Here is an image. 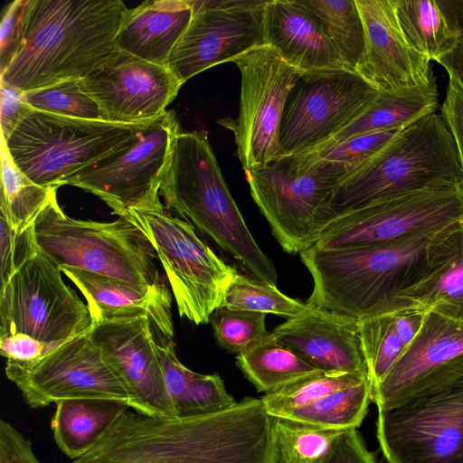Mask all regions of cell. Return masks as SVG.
I'll return each mask as SVG.
<instances>
[{"instance_id":"cell-1","label":"cell","mask_w":463,"mask_h":463,"mask_svg":"<svg viewBox=\"0 0 463 463\" xmlns=\"http://www.w3.org/2000/svg\"><path fill=\"white\" fill-rule=\"evenodd\" d=\"M71 463H279L275 418L252 397L187 418L152 417L127 407Z\"/></svg>"},{"instance_id":"cell-2","label":"cell","mask_w":463,"mask_h":463,"mask_svg":"<svg viewBox=\"0 0 463 463\" xmlns=\"http://www.w3.org/2000/svg\"><path fill=\"white\" fill-rule=\"evenodd\" d=\"M129 10L121 0H33L24 45L1 84L24 92L81 80L116 49Z\"/></svg>"},{"instance_id":"cell-3","label":"cell","mask_w":463,"mask_h":463,"mask_svg":"<svg viewBox=\"0 0 463 463\" xmlns=\"http://www.w3.org/2000/svg\"><path fill=\"white\" fill-rule=\"evenodd\" d=\"M160 194L167 209L209 236L256 279L276 285V268L250 232L204 133L180 131L175 137Z\"/></svg>"},{"instance_id":"cell-4","label":"cell","mask_w":463,"mask_h":463,"mask_svg":"<svg viewBox=\"0 0 463 463\" xmlns=\"http://www.w3.org/2000/svg\"><path fill=\"white\" fill-rule=\"evenodd\" d=\"M459 184L462 172L456 142L442 116L435 112L405 127L339 181L326 206L328 225L375 202Z\"/></svg>"},{"instance_id":"cell-5","label":"cell","mask_w":463,"mask_h":463,"mask_svg":"<svg viewBox=\"0 0 463 463\" xmlns=\"http://www.w3.org/2000/svg\"><path fill=\"white\" fill-rule=\"evenodd\" d=\"M439 232L354 249L313 245L300 253L313 280L307 303L355 320L384 314Z\"/></svg>"},{"instance_id":"cell-6","label":"cell","mask_w":463,"mask_h":463,"mask_svg":"<svg viewBox=\"0 0 463 463\" xmlns=\"http://www.w3.org/2000/svg\"><path fill=\"white\" fill-rule=\"evenodd\" d=\"M33 230L39 250L60 269H76L136 285L165 284L150 241L123 217L113 222L74 219L61 210L54 196Z\"/></svg>"},{"instance_id":"cell-7","label":"cell","mask_w":463,"mask_h":463,"mask_svg":"<svg viewBox=\"0 0 463 463\" xmlns=\"http://www.w3.org/2000/svg\"><path fill=\"white\" fill-rule=\"evenodd\" d=\"M352 169L317 152L283 156L246 170L255 203L282 249L300 254L317 243L328 226L326 206L339 181Z\"/></svg>"},{"instance_id":"cell-8","label":"cell","mask_w":463,"mask_h":463,"mask_svg":"<svg viewBox=\"0 0 463 463\" xmlns=\"http://www.w3.org/2000/svg\"><path fill=\"white\" fill-rule=\"evenodd\" d=\"M142 123L87 120L31 108L5 140L18 169L35 184L58 189L128 146Z\"/></svg>"},{"instance_id":"cell-9","label":"cell","mask_w":463,"mask_h":463,"mask_svg":"<svg viewBox=\"0 0 463 463\" xmlns=\"http://www.w3.org/2000/svg\"><path fill=\"white\" fill-rule=\"evenodd\" d=\"M139 227L165 270L181 317L207 324L239 273L196 233L194 225L165 206L131 210L122 216Z\"/></svg>"},{"instance_id":"cell-10","label":"cell","mask_w":463,"mask_h":463,"mask_svg":"<svg viewBox=\"0 0 463 463\" xmlns=\"http://www.w3.org/2000/svg\"><path fill=\"white\" fill-rule=\"evenodd\" d=\"M89 306L40 250L0 288V336L17 333L61 344L89 332Z\"/></svg>"},{"instance_id":"cell-11","label":"cell","mask_w":463,"mask_h":463,"mask_svg":"<svg viewBox=\"0 0 463 463\" xmlns=\"http://www.w3.org/2000/svg\"><path fill=\"white\" fill-rule=\"evenodd\" d=\"M180 132L175 113L166 110L143 122L130 144L68 179L99 197L118 217L131 210L164 206L160 187L172 142Z\"/></svg>"},{"instance_id":"cell-12","label":"cell","mask_w":463,"mask_h":463,"mask_svg":"<svg viewBox=\"0 0 463 463\" xmlns=\"http://www.w3.org/2000/svg\"><path fill=\"white\" fill-rule=\"evenodd\" d=\"M378 92L348 69L304 72L286 101L279 156L318 151L355 120Z\"/></svg>"},{"instance_id":"cell-13","label":"cell","mask_w":463,"mask_h":463,"mask_svg":"<svg viewBox=\"0 0 463 463\" xmlns=\"http://www.w3.org/2000/svg\"><path fill=\"white\" fill-rule=\"evenodd\" d=\"M463 220V184L426 189L365 205L333 220L315 244L343 250L439 232Z\"/></svg>"},{"instance_id":"cell-14","label":"cell","mask_w":463,"mask_h":463,"mask_svg":"<svg viewBox=\"0 0 463 463\" xmlns=\"http://www.w3.org/2000/svg\"><path fill=\"white\" fill-rule=\"evenodd\" d=\"M233 62L241 73L239 115L221 124L233 133L237 156L246 171L279 157V135L286 101L305 71L269 45L257 47Z\"/></svg>"},{"instance_id":"cell-15","label":"cell","mask_w":463,"mask_h":463,"mask_svg":"<svg viewBox=\"0 0 463 463\" xmlns=\"http://www.w3.org/2000/svg\"><path fill=\"white\" fill-rule=\"evenodd\" d=\"M376 437L388 463H463V377L378 410Z\"/></svg>"},{"instance_id":"cell-16","label":"cell","mask_w":463,"mask_h":463,"mask_svg":"<svg viewBox=\"0 0 463 463\" xmlns=\"http://www.w3.org/2000/svg\"><path fill=\"white\" fill-rule=\"evenodd\" d=\"M90 331L61 343L37 361L6 360V376L30 407L70 399L113 401L130 407L132 397L126 384Z\"/></svg>"},{"instance_id":"cell-17","label":"cell","mask_w":463,"mask_h":463,"mask_svg":"<svg viewBox=\"0 0 463 463\" xmlns=\"http://www.w3.org/2000/svg\"><path fill=\"white\" fill-rule=\"evenodd\" d=\"M188 2L193 17L167 64L183 84L211 67L265 45V0Z\"/></svg>"},{"instance_id":"cell-18","label":"cell","mask_w":463,"mask_h":463,"mask_svg":"<svg viewBox=\"0 0 463 463\" xmlns=\"http://www.w3.org/2000/svg\"><path fill=\"white\" fill-rule=\"evenodd\" d=\"M463 377V323L426 312L397 362L372 390L378 410H388L442 389Z\"/></svg>"},{"instance_id":"cell-19","label":"cell","mask_w":463,"mask_h":463,"mask_svg":"<svg viewBox=\"0 0 463 463\" xmlns=\"http://www.w3.org/2000/svg\"><path fill=\"white\" fill-rule=\"evenodd\" d=\"M83 90L99 105L104 121L136 124L166 111L183 83L168 67L115 49L80 80Z\"/></svg>"},{"instance_id":"cell-20","label":"cell","mask_w":463,"mask_h":463,"mask_svg":"<svg viewBox=\"0 0 463 463\" xmlns=\"http://www.w3.org/2000/svg\"><path fill=\"white\" fill-rule=\"evenodd\" d=\"M155 328L146 316L93 323L91 339L117 371L131 397V409L175 418L167 394Z\"/></svg>"},{"instance_id":"cell-21","label":"cell","mask_w":463,"mask_h":463,"mask_svg":"<svg viewBox=\"0 0 463 463\" xmlns=\"http://www.w3.org/2000/svg\"><path fill=\"white\" fill-rule=\"evenodd\" d=\"M364 30L365 52L355 72L379 91L428 84L430 61L407 42L395 0H355Z\"/></svg>"},{"instance_id":"cell-22","label":"cell","mask_w":463,"mask_h":463,"mask_svg":"<svg viewBox=\"0 0 463 463\" xmlns=\"http://www.w3.org/2000/svg\"><path fill=\"white\" fill-rule=\"evenodd\" d=\"M406 309L463 323V220L437 233L384 314Z\"/></svg>"},{"instance_id":"cell-23","label":"cell","mask_w":463,"mask_h":463,"mask_svg":"<svg viewBox=\"0 0 463 463\" xmlns=\"http://www.w3.org/2000/svg\"><path fill=\"white\" fill-rule=\"evenodd\" d=\"M272 333L320 371L368 374L358 320L309 305L305 313L287 319Z\"/></svg>"},{"instance_id":"cell-24","label":"cell","mask_w":463,"mask_h":463,"mask_svg":"<svg viewBox=\"0 0 463 463\" xmlns=\"http://www.w3.org/2000/svg\"><path fill=\"white\" fill-rule=\"evenodd\" d=\"M79 288L93 323L147 317L160 335L172 338V295L165 284L136 285L76 269H61Z\"/></svg>"},{"instance_id":"cell-25","label":"cell","mask_w":463,"mask_h":463,"mask_svg":"<svg viewBox=\"0 0 463 463\" xmlns=\"http://www.w3.org/2000/svg\"><path fill=\"white\" fill-rule=\"evenodd\" d=\"M264 43L305 72L347 69L317 18L302 1H266Z\"/></svg>"},{"instance_id":"cell-26","label":"cell","mask_w":463,"mask_h":463,"mask_svg":"<svg viewBox=\"0 0 463 463\" xmlns=\"http://www.w3.org/2000/svg\"><path fill=\"white\" fill-rule=\"evenodd\" d=\"M193 17L188 0H153L130 9L115 39L116 49L167 67L171 52Z\"/></svg>"},{"instance_id":"cell-27","label":"cell","mask_w":463,"mask_h":463,"mask_svg":"<svg viewBox=\"0 0 463 463\" xmlns=\"http://www.w3.org/2000/svg\"><path fill=\"white\" fill-rule=\"evenodd\" d=\"M158 335L157 348L175 418L212 414L237 403L218 374L190 370L177 358L172 338Z\"/></svg>"},{"instance_id":"cell-28","label":"cell","mask_w":463,"mask_h":463,"mask_svg":"<svg viewBox=\"0 0 463 463\" xmlns=\"http://www.w3.org/2000/svg\"><path fill=\"white\" fill-rule=\"evenodd\" d=\"M439 93L435 77L425 85L394 91H379L368 108L318 151L367 132L404 128L435 113ZM316 151V152H318Z\"/></svg>"},{"instance_id":"cell-29","label":"cell","mask_w":463,"mask_h":463,"mask_svg":"<svg viewBox=\"0 0 463 463\" xmlns=\"http://www.w3.org/2000/svg\"><path fill=\"white\" fill-rule=\"evenodd\" d=\"M127 407L118 402L98 399L60 401L51 423L53 439L68 458L76 459L97 443Z\"/></svg>"},{"instance_id":"cell-30","label":"cell","mask_w":463,"mask_h":463,"mask_svg":"<svg viewBox=\"0 0 463 463\" xmlns=\"http://www.w3.org/2000/svg\"><path fill=\"white\" fill-rule=\"evenodd\" d=\"M236 364L256 389L265 394L323 372L281 343L272 332L238 354Z\"/></svg>"},{"instance_id":"cell-31","label":"cell","mask_w":463,"mask_h":463,"mask_svg":"<svg viewBox=\"0 0 463 463\" xmlns=\"http://www.w3.org/2000/svg\"><path fill=\"white\" fill-rule=\"evenodd\" d=\"M396 14L409 44L430 61L439 62L459 46L435 0H395Z\"/></svg>"},{"instance_id":"cell-32","label":"cell","mask_w":463,"mask_h":463,"mask_svg":"<svg viewBox=\"0 0 463 463\" xmlns=\"http://www.w3.org/2000/svg\"><path fill=\"white\" fill-rule=\"evenodd\" d=\"M0 216L16 231L31 228L40 213L56 196L57 188L33 182L14 163L1 137Z\"/></svg>"},{"instance_id":"cell-33","label":"cell","mask_w":463,"mask_h":463,"mask_svg":"<svg viewBox=\"0 0 463 463\" xmlns=\"http://www.w3.org/2000/svg\"><path fill=\"white\" fill-rule=\"evenodd\" d=\"M370 379L329 393L311 404L290 413L286 419L299 423L346 430L357 429L372 402Z\"/></svg>"},{"instance_id":"cell-34","label":"cell","mask_w":463,"mask_h":463,"mask_svg":"<svg viewBox=\"0 0 463 463\" xmlns=\"http://www.w3.org/2000/svg\"><path fill=\"white\" fill-rule=\"evenodd\" d=\"M347 69L355 71L365 52L364 30L355 0H305Z\"/></svg>"},{"instance_id":"cell-35","label":"cell","mask_w":463,"mask_h":463,"mask_svg":"<svg viewBox=\"0 0 463 463\" xmlns=\"http://www.w3.org/2000/svg\"><path fill=\"white\" fill-rule=\"evenodd\" d=\"M366 379L367 373L321 372L292 383L262 398L269 415L286 419L293 411L311 404L335 391L356 385Z\"/></svg>"},{"instance_id":"cell-36","label":"cell","mask_w":463,"mask_h":463,"mask_svg":"<svg viewBox=\"0 0 463 463\" xmlns=\"http://www.w3.org/2000/svg\"><path fill=\"white\" fill-rule=\"evenodd\" d=\"M220 307L272 314L289 319L305 313L309 305L285 295L276 285L238 273Z\"/></svg>"},{"instance_id":"cell-37","label":"cell","mask_w":463,"mask_h":463,"mask_svg":"<svg viewBox=\"0 0 463 463\" xmlns=\"http://www.w3.org/2000/svg\"><path fill=\"white\" fill-rule=\"evenodd\" d=\"M358 328L363 354L373 388L397 362L405 345L397 333L392 314L358 320Z\"/></svg>"},{"instance_id":"cell-38","label":"cell","mask_w":463,"mask_h":463,"mask_svg":"<svg viewBox=\"0 0 463 463\" xmlns=\"http://www.w3.org/2000/svg\"><path fill=\"white\" fill-rule=\"evenodd\" d=\"M343 431L275 418L279 463H321Z\"/></svg>"},{"instance_id":"cell-39","label":"cell","mask_w":463,"mask_h":463,"mask_svg":"<svg viewBox=\"0 0 463 463\" xmlns=\"http://www.w3.org/2000/svg\"><path fill=\"white\" fill-rule=\"evenodd\" d=\"M24 99L33 109L63 117L102 120L97 102L86 93L80 80H69L24 92Z\"/></svg>"},{"instance_id":"cell-40","label":"cell","mask_w":463,"mask_h":463,"mask_svg":"<svg viewBox=\"0 0 463 463\" xmlns=\"http://www.w3.org/2000/svg\"><path fill=\"white\" fill-rule=\"evenodd\" d=\"M266 316L260 312L219 307L210 321L219 345L238 354L269 333Z\"/></svg>"},{"instance_id":"cell-41","label":"cell","mask_w":463,"mask_h":463,"mask_svg":"<svg viewBox=\"0 0 463 463\" xmlns=\"http://www.w3.org/2000/svg\"><path fill=\"white\" fill-rule=\"evenodd\" d=\"M404 128L353 136L317 153L325 159L345 164L353 170L372 158L394 139Z\"/></svg>"},{"instance_id":"cell-42","label":"cell","mask_w":463,"mask_h":463,"mask_svg":"<svg viewBox=\"0 0 463 463\" xmlns=\"http://www.w3.org/2000/svg\"><path fill=\"white\" fill-rule=\"evenodd\" d=\"M33 0H14L3 13L0 25V76L12 63L24 45Z\"/></svg>"},{"instance_id":"cell-43","label":"cell","mask_w":463,"mask_h":463,"mask_svg":"<svg viewBox=\"0 0 463 463\" xmlns=\"http://www.w3.org/2000/svg\"><path fill=\"white\" fill-rule=\"evenodd\" d=\"M33 226L24 231H16L0 216L1 286L37 253L39 248L34 240Z\"/></svg>"},{"instance_id":"cell-44","label":"cell","mask_w":463,"mask_h":463,"mask_svg":"<svg viewBox=\"0 0 463 463\" xmlns=\"http://www.w3.org/2000/svg\"><path fill=\"white\" fill-rule=\"evenodd\" d=\"M61 344L43 343L28 335L17 333L0 336V353L8 361L31 363L46 355Z\"/></svg>"},{"instance_id":"cell-45","label":"cell","mask_w":463,"mask_h":463,"mask_svg":"<svg viewBox=\"0 0 463 463\" xmlns=\"http://www.w3.org/2000/svg\"><path fill=\"white\" fill-rule=\"evenodd\" d=\"M321 463H378L357 429L343 431Z\"/></svg>"},{"instance_id":"cell-46","label":"cell","mask_w":463,"mask_h":463,"mask_svg":"<svg viewBox=\"0 0 463 463\" xmlns=\"http://www.w3.org/2000/svg\"><path fill=\"white\" fill-rule=\"evenodd\" d=\"M0 463H41L30 440L5 420H0Z\"/></svg>"},{"instance_id":"cell-47","label":"cell","mask_w":463,"mask_h":463,"mask_svg":"<svg viewBox=\"0 0 463 463\" xmlns=\"http://www.w3.org/2000/svg\"><path fill=\"white\" fill-rule=\"evenodd\" d=\"M440 115L456 142L463 184V90L449 80Z\"/></svg>"},{"instance_id":"cell-48","label":"cell","mask_w":463,"mask_h":463,"mask_svg":"<svg viewBox=\"0 0 463 463\" xmlns=\"http://www.w3.org/2000/svg\"><path fill=\"white\" fill-rule=\"evenodd\" d=\"M1 86V132L2 137L7 139L31 109L24 99V91L8 85Z\"/></svg>"},{"instance_id":"cell-49","label":"cell","mask_w":463,"mask_h":463,"mask_svg":"<svg viewBox=\"0 0 463 463\" xmlns=\"http://www.w3.org/2000/svg\"><path fill=\"white\" fill-rule=\"evenodd\" d=\"M389 314L392 315L397 333L406 347L419 332L425 313L406 309Z\"/></svg>"},{"instance_id":"cell-50","label":"cell","mask_w":463,"mask_h":463,"mask_svg":"<svg viewBox=\"0 0 463 463\" xmlns=\"http://www.w3.org/2000/svg\"><path fill=\"white\" fill-rule=\"evenodd\" d=\"M443 17L452 31L463 34V0H435Z\"/></svg>"},{"instance_id":"cell-51","label":"cell","mask_w":463,"mask_h":463,"mask_svg":"<svg viewBox=\"0 0 463 463\" xmlns=\"http://www.w3.org/2000/svg\"><path fill=\"white\" fill-rule=\"evenodd\" d=\"M439 63L448 72L449 80L463 90V48L458 46L453 52L441 59Z\"/></svg>"},{"instance_id":"cell-52","label":"cell","mask_w":463,"mask_h":463,"mask_svg":"<svg viewBox=\"0 0 463 463\" xmlns=\"http://www.w3.org/2000/svg\"><path fill=\"white\" fill-rule=\"evenodd\" d=\"M459 46H461L463 48V34L461 35L460 40H459Z\"/></svg>"},{"instance_id":"cell-53","label":"cell","mask_w":463,"mask_h":463,"mask_svg":"<svg viewBox=\"0 0 463 463\" xmlns=\"http://www.w3.org/2000/svg\"><path fill=\"white\" fill-rule=\"evenodd\" d=\"M386 463H388V462H386Z\"/></svg>"}]
</instances>
